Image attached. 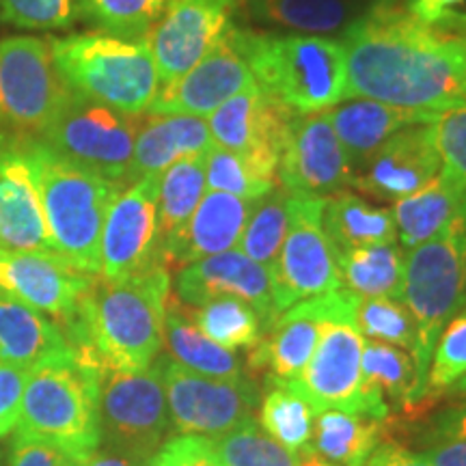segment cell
<instances>
[{
    "label": "cell",
    "mask_w": 466,
    "mask_h": 466,
    "mask_svg": "<svg viewBox=\"0 0 466 466\" xmlns=\"http://www.w3.org/2000/svg\"><path fill=\"white\" fill-rule=\"evenodd\" d=\"M341 44L348 58L346 97L430 115L466 104L464 39L445 15L430 25L401 0H376L343 33Z\"/></svg>",
    "instance_id": "cell-1"
},
{
    "label": "cell",
    "mask_w": 466,
    "mask_h": 466,
    "mask_svg": "<svg viewBox=\"0 0 466 466\" xmlns=\"http://www.w3.org/2000/svg\"><path fill=\"white\" fill-rule=\"evenodd\" d=\"M171 270L156 258L116 281L96 277L76 322L66 330L69 348L97 371H143L165 343Z\"/></svg>",
    "instance_id": "cell-2"
},
{
    "label": "cell",
    "mask_w": 466,
    "mask_h": 466,
    "mask_svg": "<svg viewBox=\"0 0 466 466\" xmlns=\"http://www.w3.org/2000/svg\"><path fill=\"white\" fill-rule=\"evenodd\" d=\"M229 33L259 89L294 113H318L346 97L348 58L337 39L275 35L233 25Z\"/></svg>",
    "instance_id": "cell-3"
},
{
    "label": "cell",
    "mask_w": 466,
    "mask_h": 466,
    "mask_svg": "<svg viewBox=\"0 0 466 466\" xmlns=\"http://www.w3.org/2000/svg\"><path fill=\"white\" fill-rule=\"evenodd\" d=\"M26 151L52 248L76 270L100 277L102 229L121 186L63 158L35 134H26Z\"/></svg>",
    "instance_id": "cell-4"
},
{
    "label": "cell",
    "mask_w": 466,
    "mask_h": 466,
    "mask_svg": "<svg viewBox=\"0 0 466 466\" xmlns=\"http://www.w3.org/2000/svg\"><path fill=\"white\" fill-rule=\"evenodd\" d=\"M466 218L453 220L428 242L410 248L404 259V288L401 300L417 326L412 348L415 382L401 408L406 417L428 412L423 404L425 380L436 341L447 322L466 302Z\"/></svg>",
    "instance_id": "cell-5"
},
{
    "label": "cell",
    "mask_w": 466,
    "mask_h": 466,
    "mask_svg": "<svg viewBox=\"0 0 466 466\" xmlns=\"http://www.w3.org/2000/svg\"><path fill=\"white\" fill-rule=\"evenodd\" d=\"M15 428L17 436L89 458L102 442L100 371L74 350L42 360L28 371Z\"/></svg>",
    "instance_id": "cell-6"
},
{
    "label": "cell",
    "mask_w": 466,
    "mask_h": 466,
    "mask_svg": "<svg viewBox=\"0 0 466 466\" xmlns=\"http://www.w3.org/2000/svg\"><path fill=\"white\" fill-rule=\"evenodd\" d=\"M48 44L63 83L86 100L145 115L158 96V69L145 39L85 33L48 39Z\"/></svg>",
    "instance_id": "cell-7"
},
{
    "label": "cell",
    "mask_w": 466,
    "mask_h": 466,
    "mask_svg": "<svg viewBox=\"0 0 466 466\" xmlns=\"http://www.w3.org/2000/svg\"><path fill=\"white\" fill-rule=\"evenodd\" d=\"M141 115H127L72 91L66 106L37 134L63 158L126 188Z\"/></svg>",
    "instance_id": "cell-8"
},
{
    "label": "cell",
    "mask_w": 466,
    "mask_h": 466,
    "mask_svg": "<svg viewBox=\"0 0 466 466\" xmlns=\"http://www.w3.org/2000/svg\"><path fill=\"white\" fill-rule=\"evenodd\" d=\"M160 363L143 371H102L100 432L108 451L147 466L168 430Z\"/></svg>",
    "instance_id": "cell-9"
},
{
    "label": "cell",
    "mask_w": 466,
    "mask_h": 466,
    "mask_svg": "<svg viewBox=\"0 0 466 466\" xmlns=\"http://www.w3.org/2000/svg\"><path fill=\"white\" fill-rule=\"evenodd\" d=\"M69 96L46 39H0V130L39 134Z\"/></svg>",
    "instance_id": "cell-10"
},
{
    "label": "cell",
    "mask_w": 466,
    "mask_h": 466,
    "mask_svg": "<svg viewBox=\"0 0 466 466\" xmlns=\"http://www.w3.org/2000/svg\"><path fill=\"white\" fill-rule=\"evenodd\" d=\"M326 197L289 195V225L270 272L272 299L281 316L296 302L343 288L335 250L324 231Z\"/></svg>",
    "instance_id": "cell-11"
},
{
    "label": "cell",
    "mask_w": 466,
    "mask_h": 466,
    "mask_svg": "<svg viewBox=\"0 0 466 466\" xmlns=\"http://www.w3.org/2000/svg\"><path fill=\"white\" fill-rule=\"evenodd\" d=\"M158 363L168 419L182 434L218 439L253 419L259 391L250 380H217L186 370L171 359Z\"/></svg>",
    "instance_id": "cell-12"
},
{
    "label": "cell",
    "mask_w": 466,
    "mask_h": 466,
    "mask_svg": "<svg viewBox=\"0 0 466 466\" xmlns=\"http://www.w3.org/2000/svg\"><path fill=\"white\" fill-rule=\"evenodd\" d=\"M354 184V168L329 113L296 115L279 160V186L289 195L330 197Z\"/></svg>",
    "instance_id": "cell-13"
},
{
    "label": "cell",
    "mask_w": 466,
    "mask_h": 466,
    "mask_svg": "<svg viewBox=\"0 0 466 466\" xmlns=\"http://www.w3.org/2000/svg\"><path fill=\"white\" fill-rule=\"evenodd\" d=\"M160 175H145L119 190L108 209L100 244V277L116 281L160 258Z\"/></svg>",
    "instance_id": "cell-14"
},
{
    "label": "cell",
    "mask_w": 466,
    "mask_h": 466,
    "mask_svg": "<svg viewBox=\"0 0 466 466\" xmlns=\"http://www.w3.org/2000/svg\"><path fill=\"white\" fill-rule=\"evenodd\" d=\"M233 14L236 0H171L145 37L160 85L173 83L195 67L220 42Z\"/></svg>",
    "instance_id": "cell-15"
},
{
    "label": "cell",
    "mask_w": 466,
    "mask_h": 466,
    "mask_svg": "<svg viewBox=\"0 0 466 466\" xmlns=\"http://www.w3.org/2000/svg\"><path fill=\"white\" fill-rule=\"evenodd\" d=\"M360 354H363V335L357 326L324 322L319 324V339L302 374L285 384L299 393L316 410L354 412L363 415L360 398Z\"/></svg>",
    "instance_id": "cell-16"
},
{
    "label": "cell",
    "mask_w": 466,
    "mask_h": 466,
    "mask_svg": "<svg viewBox=\"0 0 466 466\" xmlns=\"http://www.w3.org/2000/svg\"><path fill=\"white\" fill-rule=\"evenodd\" d=\"M296 115L255 83L214 110L208 127L214 145L247 156L279 177L281 149Z\"/></svg>",
    "instance_id": "cell-17"
},
{
    "label": "cell",
    "mask_w": 466,
    "mask_h": 466,
    "mask_svg": "<svg viewBox=\"0 0 466 466\" xmlns=\"http://www.w3.org/2000/svg\"><path fill=\"white\" fill-rule=\"evenodd\" d=\"M175 296L182 305L192 309L220 299L247 302L259 316L264 333L272 329L279 318L272 299L270 272L247 258L240 248L225 250L179 268L175 275Z\"/></svg>",
    "instance_id": "cell-18"
},
{
    "label": "cell",
    "mask_w": 466,
    "mask_h": 466,
    "mask_svg": "<svg viewBox=\"0 0 466 466\" xmlns=\"http://www.w3.org/2000/svg\"><path fill=\"white\" fill-rule=\"evenodd\" d=\"M0 248L55 253L26 134H0Z\"/></svg>",
    "instance_id": "cell-19"
},
{
    "label": "cell",
    "mask_w": 466,
    "mask_h": 466,
    "mask_svg": "<svg viewBox=\"0 0 466 466\" xmlns=\"http://www.w3.org/2000/svg\"><path fill=\"white\" fill-rule=\"evenodd\" d=\"M96 277L76 268L58 253H5L3 288L35 311L50 316L61 333L76 322Z\"/></svg>",
    "instance_id": "cell-20"
},
{
    "label": "cell",
    "mask_w": 466,
    "mask_h": 466,
    "mask_svg": "<svg viewBox=\"0 0 466 466\" xmlns=\"http://www.w3.org/2000/svg\"><path fill=\"white\" fill-rule=\"evenodd\" d=\"M253 85V74L227 28L220 42L195 67L162 86L147 113L206 116Z\"/></svg>",
    "instance_id": "cell-21"
},
{
    "label": "cell",
    "mask_w": 466,
    "mask_h": 466,
    "mask_svg": "<svg viewBox=\"0 0 466 466\" xmlns=\"http://www.w3.org/2000/svg\"><path fill=\"white\" fill-rule=\"evenodd\" d=\"M441 168L432 124H419L389 138L363 171L357 173L352 186L376 199L395 203L428 186Z\"/></svg>",
    "instance_id": "cell-22"
},
{
    "label": "cell",
    "mask_w": 466,
    "mask_h": 466,
    "mask_svg": "<svg viewBox=\"0 0 466 466\" xmlns=\"http://www.w3.org/2000/svg\"><path fill=\"white\" fill-rule=\"evenodd\" d=\"M253 203L229 192L206 190L188 223L160 244V258L168 270L238 248Z\"/></svg>",
    "instance_id": "cell-23"
},
{
    "label": "cell",
    "mask_w": 466,
    "mask_h": 466,
    "mask_svg": "<svg viewBox=\"0 0 466 466\" xmlns=\"http://www.w3.org/2000/svg\"><path fill=\"white\" fill-rule=\"evenodd\" d=\"M326 113L346 149L350 165L354 168V177L363 171L367 162L374 158L389 138L404 127L432 124L436 116L421 110L370 100V97H346L335 106L326 108Z\"/></svg>",
    "instance_id": "cell-24"
},
{
    "label": "cell",
    "mask_w": 466,
    "mask_h": 466,
    "mask_svg": "<svg viewBox=\"0 0 466 466\" xmlns=\"http://www.w3.org/2000/svg\"><path fill=\"white\" fill-rule=\"evenodd\" d=\"M212 145V134L203 116L145 113L141 115L126 186L145 175H162L177 160L206 154Z\"/></svg>",
    "instance_id": "cell-25"
},
{
    "label": "cell",
    "mask_w": 466,
    "mask_h": 466,
    "mask_svg": "<svg viewBox=\"0 0 466 466\" xmlns=\"http://www.w3.org/2000/svg\"><path fill=\"white\" fill-rule=\"evenodd\" d=\"M376 0H236V9L261 26L302 35L346 33Z\"/></svg>",
    "instance_id": "cell-26"
},
{
    "label": "cell",
    "mask_w": 466,
    "mask_h": 466,
    "mask_svg": "<svg viewBox=\"0 0 466 466\" xmlns=\"http://www.w3.org/2000/svg\"><path fill=\"white\" fill-rule=\"evenodd\" d=\"M401 248L410 250L428 242L453 220L466 218V182L442 171L428 186L391 209Z\"/></svg>",
    "instance_id": "cell-27"
},
{
    "label": "cell",
    "mask_w": 466,
    "mask_h": 466,
    "mask_svg": "<svg viewBox=\"0 0 466 466\" xmlns=\"http://www.w3.org/2000/svg\"><path fill=\"white\" fill-rule=\"evenodd\" d=\"M319 339L318 319L288 309L270 330L250 348L247 367L253 376H266L270 384H288L305 370Z\"/></svg>",
    "instance_id": "cell-28"
},
{
    "label": "cell",
    "mask_w": 466,
    "mask_h": 466,
    "mask_svg": "<svg viewBox=\"0 0 466 466\" xmlns=\"http://www.w3.org/2000/svg\"><path fill=\"white\" fill-rule=\"evenodd\" d=\"M66 350L72 348L55 322L0 288V363L31 371Z\"/></svg>",
    "instance_id": "cell-29"
},
{
    "label": "cell",
    "mask_w": 466,
    "mask_h": 466,
    "mask_svg": "<svg viewBox=\"0 0 466 466\" xmlns=\"http://www.w3.org/2000/svg\"><path fill=\"white\" fill-rule=\"evenodd\" d=\"M360 398H363V415L376 421L387 423L391 419L384 395L406 406L408 395L415 382V363L410 354L391 343L367 339L360 354Z\"/></svg>",
    "instance_id": "cell-30"
},
{
    "label": "cell",
    "mask_w": 466,
    "mask_h": 466,
    "mask_svg": "<svg viewBox=\"0 0 466 466\" xmlns=\"http://www.w3.org/2000/svg\"><path fill=\"white\" fill-rule=\"evenodd\" d=\"M322 223L335 253L398 242L391 209L370 206L346 190L326 197Z\"/></svg>",
    "instance_id": "cell-31"
},
{
    "label": "cell",
    "mask_w": 466,
    "mask_h": 466,
    "mask_svg": "<svg viewBox=\"0 0 466 466\" xmlns=\"http://www.w3.org/2000/svg\"><path fill=\"white\" fill-rule=\"evenodd\" d=\"M384 434V423L329 408L313 419L309 451L333 466H365Z\"/></svg>",
    "instance_id": "cell-32"
},
{
    "label": "cell",
    "mask_w": 466,
    "mask_h": 466,
    "mask_svg": "<svg viewBox=\"0 0 466 466\" xmlns=\"http://www.w3.org/2000/svg\"><path fill=\"white\" fill-rule=\"evenodd\" d=\"M165 341L175 363L217 380H240L242 365L231 350L214 343L192 322L190 311L177 299H168Z\"/></svg>",
    "instance_id": "cell-33"
},
{
    "label": "cell",
    "mask_w": 466,
    "mask_h": 466,
    "mask_svg": "<svg viewBox=\"0 0 466 466\" xmlns=\"http://www.w3.org/2000/svg\"><path fill=\"white\" fill-rule=\"evenodd\" d=\"M335 259L343 288L359 299L401 300L406 255L398 242L343 250Z\"/></svg>",
    "instance_id": "cell-34"
},
{
    "label": "cell",
    "mask_w": 466,
    "mask_h": 466,
    "mask_svg": "<svg viewBox=\"0 0 466 466\" xmlns=\"http://www.w3.org/2000/svg\"><path fill=\"white\" fill-rule=\"evenodd\" d=\"M203 156L177 160L160 175L158 233L160 244L188 223L206 195V160Z\"/></svg>",
    "instance_id": "cell-35"
},
{
    "label": "cell",
    "mask_w": 466,
    "mask_h": 466,
    "mask_svg": "<svg viewBox=\"0 0 466 466\" xmlns=\"http://www.w3.org/2000/svg\"><path fill=\"white\" fill-rule=\"evenodd\" d=\"M288 203L289 192L281 188V186L272 190L270 195L255 201L247 227H244L240 236V242H238V248L247 258L258 261L259 266L268 268V272H272V268H275L279 253H281L285 233H288Z\"/></svg>",
    "instance_id": "cell-36"
},
{
    "label": "cell",
    "mask_w": 466,
    "mask_h": 466,
    "mask_svg": "<svg viewBox=\"0 0 466 466\" xmlns=\"http://www.w3.org/2000/svg\"><path fill=\"white\" fill-rule=\"evenodd\" d=\"M316 410L285 384H272L259 404V428L291 453L309 451Z\"/></svg>",
    "instance_id": "cell-37"
},
{
    "label": "cell",
    "mask_w": 466,
    "mask_h": 466,
    "mask_svg": "<svg viewBox=\"0 0 466 466\" xmlns=\"http://www.w3.org/2000/svg\"><path fill=\"white\" fill-rule=\"evenodd\" d=\"M192 322L203 335L227 350H250L261 339L264 324L255 309L236 299L212 300L208 305L188 309Z\"/></svg>",
    "instance_id": "cell-38"
},
{
    "label": "cell",
    "mask_w": 466,
    "mask_h": 466,
    "mask_svg": "<svg viewBox=\"0 0 466 466\" xmlns=\"http://www.w3.org/2000/svg\"><path fill=\"white\" fill-rule=\"evenodd\" d=\"M206 160V184L209 190L229 192L247 201H259L279 188V177L275 173L261 168L247 156L212 145L203 156Z\"/></svg>",
    "instance_id": "cell-39"
},
{
    "label": "cell",
    "mask_w": 466,
    "mask_h": 466,
    "mask_svg": "<svg viewBox=\"0 0 466 466\" xmlns=\"http://www.w3.org/2000/svg\"><path fill=\"white\" fill-rule=\"evenodd\" d=\"M171 0H78V11L106 35L145 39Z\"/></svg>",
    "instance_id": "cell-40"
},
{
    "label": "cell",
    "mask_w": 466,
    "mask_h": 466,
    "mask_svg": "<svg viewBox=\"0 0 466 466\" xmlns=\"http://www.w3.org/2000/svg\"><path fill=\"white\" fill-rule=\"evenodd\" d=\"M212 447L223 466H299V453H291L261 432L259 423L248 419L233 432L212 439Z\"/></svg>",
    "instance_id": "cell-41"
},
{
    "label": "cell",
    "mask_w": 466,
    "mask_h": 466,
    "mask_svg": "<svg viewBox=\"0 0 466 466\" xmlns=\"http://www.w3.org/2000/svg\"><path fill=\"white\" fill-rule=\"evenodd\" d=\"M466 376V311L453 316L436 341L428 380H425L423 404L432 408L434 400L451 391L453 384Z\"/></svg>",
    "instance_id": "cell-42"
},
{
    "label": "cell",
    "mask_w": 466,
    "mask_h": 466,
    "mask_svg": "<svg viewBox=\"0 0 466 466\" xmlns=\"http://www.w3.org/2000/svg\"><path fill=\"white\" fill-rule=\"evenodd\" d=\"M357 330L367 339L406 348L412 354L417 326L410 311L395 299H360L357 307Z\"/></svg>",
    "instance_id": "cell-43"
},
{
    "label": "cell",
    "mask_w": 466,
    "mask_h": 466,
    "mask_svg": "<svg viewBox=\"0 0 466 466\" xmlns=\"http://www.w3.org/2000/svg\"><path fill=\"white\" fill-rule=\"evenodd\" d=\"M0 17L7 25L31 31L66 28L74 20L72 0H0Z\"/></svg>",
    "instance_id": "cell-44"
},
{
    "label": "cell",
    "mask_w": 466,
    "mask_h": 466,
    "mask_svg": "<svg viewBox=\"0 0 466 466\" xmlns=\"http://www.w3.org/2000/svg\"><path fill=\"white\" fill-rule=\"evenodd\" d=\"M432 132L442 171L456 175L458 179L466 182V104L436 115Z\"/></svg>",
    "instance_id": "cell-45"
},
{
    "label": "cell",
    "mask_w": 466,
    "mask_h": 466,
    "mask_svg": "<svg viewBox=\"0 0 466 466\" xmlns=\"http://www.w3.org/2000/svg\"><path fill=\"white\" fill-rule=\"evenodd\" d=\"M147 466H223L206 436H177L160 447Z\"/></svg>",
    "instance_id": "cell-46"
},
{
    "label": "cell",
    "mask_w": 466,
    "mask_h": 466,
    "mask_svg": "<svg viewBox=\"0 0 466 466\" xmlns=\"http://www.w3.org/2000/svg\"><path fill=\"white\" fill-rule=\"evenodd\" d=\"M83 456L72 453L55 442L15 436L11 445L9 466H83Z\"/></svg>",
    "instance_id": "cell-47"
},
{
    "label": "cell",
    "mask_w": 466,
    "mask_h": 466,
    "mask_svg": "<svg viewBox=\"0 0 466 466\" xmlns=\"http://www.w3.org/2000/svg\"><path fill=\"white\" fill-rule=\"evenodd\" d=\"M26 378V370H17V367L0 363V436H7L15 428Z\"/></svg>",
    "instance_id": "cell-48"
},
{
    "label": "cell",
    "mask_w": 466,
    "mask_h": 466,
    "mask_svg": "<svg viewBox=\"0 0 466 466\" xmlns=\"http://www.w3.org/2000/svg\"><path fill=\"white\" fill-rule=\"evenodd\" d=\"M365 466H434L425 460L421 453H410L398 442H382L378 445Z\"/></svg>",
    "instance_id": "cell-49"
},
{
    "label": "cell",
    "mask_w": 466,
    "mask_h": 466,
    "mask_svg": "<svg viewBox=\"0 0 466 466\" xmlns=\"http://www.w3.org/2000/svg\"><path fill=\"white\" fill-rule=\"evenodd\" d=\"M436 441H462L466 439V401L447 408L434 419L432 432Z\"/></svg>",
    "instance_id": "cell-50"
},
{
    "label": "cell",
    "mask_w": 466,
    "mask_h": 466,
    "mask_svg": "<svg viewBox=\"0 0 466 466\" xmlns=\"http://www.w3.org/2000/svg\"><path fill=\"white\" fill-rule=\"evenodd\" d=\"M421 456L434 466H466V439L439 441Z\"/></svg>",
    "instance_id": "cell-51"
},
{
    "label": "cell",
    "mask_w": 466,
    "mask_h": 466,
    "mask_svg": "<svg viewBox=\"0 0 466 466\" xmlns=\"http://www.w3.org/2000/svg\"><path fill=\"white\" fill-rule=\"evenodd\" d=\"M462 3L464 0H410L408 7H410L412 14L421 17L423 22L434 25V22H439L447 11H451V7H456V5H462Z\"/></svg>",
    "instance_id": "cell-52"
},
{
    "label": "cell",
    "mask_w": 466,
    "mask_h": 466,
    "mask_svg": "<svg viewBox=\"0 0 466 466\" xmlns=\"http://www.w3.org/2000/svg\"><path fill=\"white\" fill-rule=\"evenodd\" d=\"M83 466H141V464H134L132 460H127L124 456H116L113 451L100 453V451H93L89 458L85 460Z\"/></svg>",
    "instance_id": "cell-53"
},
{
    "label": "cell",
    "mask_w": 466,
    "mask_h": 466,
    "mask_svg": "<svg viewBox=\"0 0 466 466\" xmlns=\"http://www.w3.org/2000/svg\"><path fill=\"white\" fill-rule=\"evenodd\" d=\"M445 17H447V22H450V25L456 28L460 35H462L464 52H466V15L464 14H453V11H447Z\"/></svg>",
    "instance_id": "cell-54"
},
{
    "label": "cell",
    "mask_w": 466,
    "mask_h": 466,
    "mask_svg": "<svg viewBox=\"0 0 466 466\" xmlns=\"http://www.w3.org/2000/svg\"><path fill=\"white\" fill-rule=\"evenodd\" d=\"M299 466H333V464L324 462V460L319 458V456H316V453L305 451V453H302V460H300Z\"/></svg>",
    "instance_id": "cell-55"
},
{
    "label": "cell",
    "mask_w": 466,
    "mask_h": 466,
    "mask_svg": "<svg viewBox=\"0 0 466 466\" xmlns=\"http://www.w3.org/2000/svg\"><path fill=\"white\" fill-rule=\"evenodd\" d=\"M451 391H456V393H466V376L464 378H460V380L453 384V389Z\"/></svg>",
    "instance_id": "cell-56"
},
{
    "label": "cell",
    "mask_w": 466,
    "mask_h": 466,
    "mask_svg": "<svg viewBox=\"0 0 466 466\" xmlns=\"http://www.w3.org/2000/svg\"><path fill=\"white\" fill-rule=\"evenodd\" d=\"M5 253H7V250L0 248V285H3V275H5Z\"/></svg>",
    "instance_id": "cell-57"
}]
</instances>
